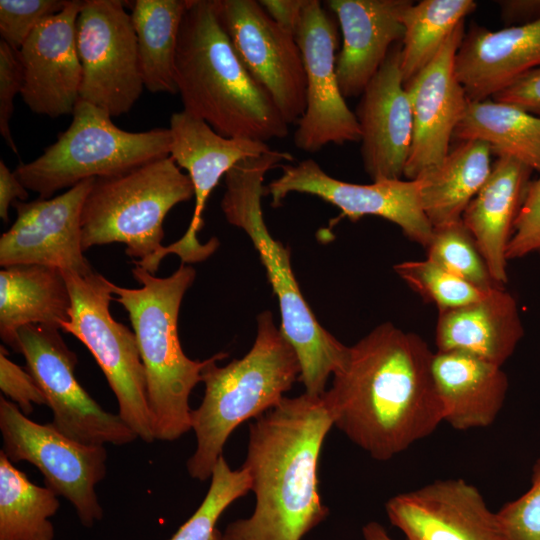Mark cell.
<instances>
[{"label": "cell", "instance_id": "cell-30", "mask_svg": "<svg viewBox=\"0 0 540 540\" xmlns=\"http://www.w3.org/2000/svg\"><path fill=\"white\" fill-rule=\"evenodd\" d=\"M188 0H136L131 20L137 38L139 69L152 93L176 94L174 64Z\"/></svg>", "mask_w": 540, "mask_h": 540}, {"label": "cell", "instance_id": "cell-1", "mask_svg": "<svg viewBox=\"0 0 540 540\" xmlns=\"http://www.w3.org/2000/svg\"><path fill=\"white\" fill-rule=\"evenodd\" d=\"M433 354L419 335L383 323L349 347L322 395L333 425L373 459L387 461L443 422Z\"/></svg>", "mask_w": 540, "mask_h": 540}, {"label": "cell", "instance_id": "cell-28", "mask_svg": "<svg viewBox=\"0 0 540 540\" xmlns=\"http://www.w3.org/2000/svg\"><path fill=\"white\" fill-rule=\"evenodd\" d=\"M490 146L458 141L442 162L416 178L423 210L433 227L459 221L491 172Z\"/></svg>", "mask_w": 540, "mask_h": 540}, {"label": "cell", "instance_id": "cell-9", "mask_svg": "<svg viewBox=\"0 0 540 540\" xmlns=\"http://www.w3.org/2000/svg\"><path fill=\"white\" fill-rule=\"evenodd\" d=\"M63 272V271H62ZM70 297V320L62 330L79 339L95 358L113 391L119 415L145 442L154 439L146 375L134 332L110 313V281L96 271L63 272Z\"/></svg>", "mask_w": 540, "mask_h": 540}, {"label": "cell", "instance_id": "cell-14", "mask_svg": "<svg viewBox=\"0 0 540 540\" xmlns=\"http://www.w3.org/2000/svg\"><path fill=\"white\" fill-rule=\"evenodd\" d=\"M335 21L318 0H307L295 31L306 77V108L297 122L295 146L314 153L328 144L358 142L360 126L341 93L336 72Z\"/></svg>", "mask_w": 540, "mask_h": 540}, {"label": "cell", "instance_id": "cell-35", "mask_svg": "<svg viewBox=\"0 0 540 540\" xmlns=\"http://www.w3.org/2000/svg\"><path fill=\"white\" fill-rule=\"evenodd\" d=\"M394 271L425 301L434 303L438 311L457 308L483 298L482 291L447 271L430 259L404 261Z\"/></svg>", "mask_w": 540, "mask_h": 540}, {"label": "cell", "instance_id": "cell-25", "mask_svg": "<svg viewBox=\"0 0 540 540\" xmlns=\"http://www.w3.org/2000/svg\"><path fill=\"white\" fill-rule=\"evenodd\" d=\"M524 335L514 297L504 287L464 306L439 311L437 351H457L502 367Z\"/></svg>", "mask_w": 540, "mask_h": 540}, {"label": "cell", "instance_id": "cell-3", "mask_svg": "<svg viewBox=\"0 0 540 540\" xmlns=\"http://www.w3.org/2000/svg\"><path fill=\"white\" fill-rule=\"evenodd\" d=\"M174 75L183 110L218 134L266 143L288 135L289 125L272 98L236 53L215 0H188Z\"/></svg>", "mask_w": 540, "mask_h": 540}, {"label": "cell", "instance_id": "cell-36", "mask_svg": "<svg viewBox=\"0 0 540 540\" xmlns=\"http://www.w3.org/2000/svg\"><path fill=\"white\" fill-rule=\"evenodd\" d=\"M70 0H1V40L20 50L33 30L46 18L60 13Z\"/></svg>", "mask_w": 540, "mask_h": 540}, {"label": "cell", "instance_id": "cell-15", "mask_svg": "<svg viewBox=\"0 0 540 540\" xmlns=\"http://www.w3.org/2000/svg\"><path fill=\"white\" fill-rule=\"evenodd\" d=\"M280 166L281 175L265 187L273 207H278L290 193L314 195L339 208L342 217L351 221L366 215L382 217L399 226L411 241L428 246L433 226L423 210L417 179L362 185L331 177L310 158Z\"/></svg>", "mask_w": 540, "mask_h": 540}, {"label": "cell", "instance_id": "cell-39", "mask_svg": "<svg viewBox=\"0 0 540 540\" xmlns=\"http://www.w3.org/2000/svg\"><path fill=\"white\" fill-rule=\"evenodd\" d=\"M24 84L23 67L18 50L0 41V133L6 144L17 155L10 119L14 112V98L21 94Z\"/></svg>", "mask_w": 540, "mask_h": 540}, {"label": "cell", "instance_id": "cell-46", "mask_svg": "<svg viewBox=\"0 0 540 540\" xmlns=\"http://www.w3.org/2000/svg\"><path fill=\"white\" fill-rule=\"evenodd\" d=\"M212 540H221V533L218 529L216 530Z\"/></svg>", "mask_w": 540, "mask_h": 540}, {"label": "cell", "instance_id": "cell-41", "mask_svg": "<svg viewBox=\"0 0 540 540\" xmlns=\"http://www.w3.org/2000/svg\"><path fill=\"white\" fill-rule=\"evenodd\" d=\"M492 99L513 104L540 116V67L526 73L509 87L495 94Z\"/></svg>", "mask_w": 540, "mask_h": 540}, {"label": "cell", "instance_id": "cell-17", "mask_svg": "<svg viewBox=\"0 0 540 540\" xmlns=\"http://www.w3.org/2000/svg\"><path fill=\"white\" fill-rule=\"evenodd\" d=\"M95 179L56 197L15 201L17 218L0 237L1 267L36 264L81 275L94 271L84 256L81 215Z\"/></svg>", "mask_w": 540, "mask_h": 540}, {"label": "cell", "instance_id": "cell-42", "mask_svg": "<svg viewBox=\"0 0 540 540\" xmlns=\"http://www.w3.org/2000/svg\"><path fill=\"white\" fill-rule=\"evenodd\" d=\"M259 2L279 26L295 34L307 0H260Z\"/></svg>", "mask_w": 540, "mask_h": 540}, {"label": "cell", "instance_id": "cell-40", "mask_svg": "<svg viewBox=\"0 0 540 540\" xmlns=\"http://www.w3.org/2000/svg\"><path fill=\"white\" fill-rule=\"evenodd\" d=\"M0 388L27 416L32 413L33 404L46 405L45 396L32 374L11 361L3 346L0 347Z\"/></svg>", "mask_w": 540, "mask_h": 540}, {"label": "cell", "instance_id": "cell-7", "mask_svg": "<svg viewBox=\"0 0 540 540\" xmlns=\"http://www.w3.org/2000/svg\"><path fill=\"white\" fill-rule=\"evenodd\" d=\"M194 197L188 174L168 156L124 174L96 178L82 208V247L123 243L135 266L155 274L163 222L177 204Z\"/></svg>", "mask_w": 540, "mask_h": 540}, {"label": "cell", "instance_id": "cell-10", "mask_svg": "<svg viewBox=\"0 0 540 540\" xmlns=\"http://www.w3.org/2000/svg\"><path fill=\"white\" fill-rule=\"evenodd\" d=\"M2 452L12 462L27 461L44 476L46 486L68 500L85 527L103 517L95 487L106 475L103 445L77 442L51 423L31 420L12 401L0 398Z\"/></svg>", "mask_w": 540, "mask_h": 540}, {"label": "cell", "instance_id": "cell-31", "mask_svg": "<svg viewBox=\"0 0 540 540\" xmlns=\"http://www.w3.org/2000/svg\"><path fill=\"white\" fill-rule=\"evenodd\" d=\"M59 507L51 489L31 482L0 452V540H54L50 518Z\"/></svg>", "mask_w": 540, "mask_h": 540}, {"label": "cell", "instance_id": "cell-5", "mask_svg": "<svg viewBox=\"0 0 540 540\" xmlns=\"http://www.w3.org/2000/svg\"><path fill=\"white\" fill-rule=\"evenodd\" d=\"M257 325L254 344L246 355L219 367L217 362L228 354L217 353L203 370L204 396L191 412L196 448L186 464L193 479H209L232 432L278 405L299 380L297 354L276 327L272 313L262 312Z\"/></svg>", "mask_w": 540, "mask_h": 540}, {"label": "cell", "instance_id": "cell-34", "mask_svg": "<svg viewBox=\"0 0 540 540\" xmlns=\"http://www.w3.org/2000/svg\"><path fill=\"white\" fill-rule=\"evenodd\" d=\"M209 489L200 506L169 540H212L224 511L251 490L246 469H232L222 455L213 468Z\"/></svg>", "mask_w": 540, "mask_h": 540}, {"label": "cell", "instance_id": "cell-8", "mask_svg": "<svg viewBox=\"0 0 540 540\" xmlns=\"http://www.w3.org/2000/svg\"><path fill=\"white\" fill-rule=\"evenodd\" d=\"M72 115L70 126L52 145L14 170L39 198L48 199L84 180L118 176L170 155L169 128L122 130L106 111L80 98Z\"/></svg>", "mask_w": 540, "mask_h": 540}, {"label": "cell", "instance_id": "cell-13", "mask_svg": "<svg viewBox=\"0 0 540 540\" xmlns=\"http://www.w3.org/2000/svg\"><path fill=\"white\" fill-rule=\"evenodd\" d=\"M219 20L243 65L270 95L288 125L306 108V77L295 34L256 0H215Z\"/></svg>", "mask_w": 540, "mask_h": 540}, {"label": "cell", "instance_id": "cell-11", "mask_svg": "<svg viewBox=\"0 0 540 540\" xmlns=\"http://www.w3.org/2000/svg\"><path fill=\"white\" fill-rule=\"evenodd\" d=\"M18 352L51 409L50 422L65 436L89 445H125L138 436L119 414L105 411L79 384L76 354L59 329L30 324L17 331Z\"/></svg>", "mask_w": 540, "mask_h": 540}, {"label": "cell", "instance_id": "cell-24", "mask_svg": "<svg viewBox=\"0 0 540 540\" xmlns=\"http://www.w3.org/2000/svg\"><path fill=\"white\" fill-rule=\"evenodd\" d=\"M533 170L510 156H498L462 215L494 280L508 281L506 251Z\"/></svg>", "mask_w": 540, "mask_h": 540}, {"label": "cell", "instance_id": "cell-33", "mask_svg": "<svg viewBox=\"0 0 540 540\" xmlns=\"http://www.w3.org/2000/svg\"><path fill=\"white\" fill-rule=\"evenodd\" d=\"M426 250L428 259L482 291L504 287L492 277L474 237L462 219L433 227Z\"/></svg>", "mask_w": 540, "mask_h": 540}, {"label": "cell", "instance_id": "cell-12", "mask_svg": "<svg viewBox=\"0 0 540 540\" xmlns=\"http://www.w3.org/2000/svg\"><path fill=\"white\" fill-rule=\"evenodd\" d=\"M82 67L80 99L111 117L129 112L142 94L137 38L118 0H84L76 21Z\"/></svg>", "mask_w": 540, "mask_h": 540}, {"label": "cell", "instance_id": "cell-43", "mask_svg": "<svg viewBox=\"0 0 540 540\" xmlns=\"http://www.w3.org/2000/svg\"><path fill=\"white\" fill-rule=\"evenodd\" d=\"M29 197L28 189L20 182L15 172L0 161V217L7 223L8 210L15 201L25 202Z\"/></svg>", "mask_w": 540, "mask_h": 540}, {"label": "cell", "instance_id": "cell-26", "mask_svg": "<svg viewBox=\"0 0 540 540\" xmlns=\"http://www.w3.org/2000/svg\"><path fill=\"white\" fill-rule=\"evenodd\" d=\"M432 373L443 422L465 431L496 420L508 391L502 367L457 351H436Z\"/></svg>", "mask_w": 540, "mask_h": 540}, {"label": "cell", "instance_id": "cell-27", "mask_svg": "<svg viewBox=\"0 0 540 540\" xmlns=\"http://www.w3.org/2000/svg\"><path fill=\"white\" fill-rule=\"evenodd\" d=\"M71 297L63 272L19 264L0 271V336L18 352L17 331L30 325L61 329L70 320Z\"/></svg>", "mask_w": 540, "mask_h": 540}, {"label": "cell", "instance_id": "cell-21", "mask_svg": "<svg viewBox=\"0 0 540 540\" xmlns=\"http://www.w3.org/2000/svg\"><path fill=\"white\" fill-rule=\"evenodd\" d=\"M400 61L401 42L365 87L355 112L363 167L373 182L401 179L411 146L412 112Z\"/></svg>", "mask_w": 540, "mask_h": 540}, {"label": "cell", "instance_id": "cell-23", "mask_svg": "<svg viewBox=\"0 0 540 540\" xmlns=\"http://www.w3.org/2000/svg\"><path fill=\"white\" fill-rule=\"evenodd\" d=\"M540 67V19L497 31L475 26L464 35L454 70L469 102L492 98Z\"/></svg>", "mask_w": 540, "mask_h": 540}, {"label": "cell", "instance_id": "cell-6", "mask_svg": "<svg viewBox=\"0 0 540 540\" xmlns=\"http://www.w3.org/2000/svg\"><path fill=\"white\" fill-rule=\"evenodd\" d=\"M132 275L139 288L110 282L111 291L128 312L137 340L154 439L174 441L191 430L190 394L202 382L210 361L187 357L178 336L180 306L196 272L182 263L168 277H157L138 266Z\"/></svg>", "mask_w": 540, "mask_h": 540}, {"label": "cell", "instance_id": "cell-18", "mask_svg": "<svg viewBox=\"0 0 540 540\" xmlns=\"http://www.w3.org/2000/svg\"><path fill=\"white\" fill-rule=\"evenodd\" d=\"M385 510L406 540H510L497 512L463 479L435 480L399 493Z\"/></svg>", "mask_w": 540, "mask_h": 540}, {"label": "cell", "instance_id": "cell-37", "mask_svg": "<svg viewBox=\"0 0 540 540\" xmlns=\"http://www.w3.org/2000/svg\"><path fill=\"white\" fill-rule=\"evenodd\" d=\"M497 514L510 540H540V454L532 468L530 488Z\"/></svg>", "mask_w": 540, "mask_h": 540}, {"label": "cell", "instance_id": "cell-45", "mask_svg": "<svg viewBox=\"0 0 540 540\" xmlns=\"http://www.w3.org/2000/svg\"><path fill=\"white\" fill-rule=\"evenodd\" d=\"M363 540H394L386 529L376 521L368 522L362 528Z\"/></svg>", "mask_w": 540, "mask_h": 540}, {"label": "cell", "instance_id": "cell-29", "mask_svg": "<svg viewBox=\"0 0 540 540\" xmlns=\"http://www.w3.org/2000/svg\"><path fill=\"white\" fill-rule=\"evenodd\" d=\"M453 140H480L492 154L513 157L540 173V116L492 98L468 102Z\"/></svg>", "mask_w": 540, "mask_h": 540}, {"label": "cell", "instance_id": "cell-44", "mask_svg": "<svg viewBox=\"0 0 540 540\" xmlns=\"http://www.w3.org/2000/svg\"><path fill=\"white\" fill-rule=\"evenodd\" d=\"M497 3L506 25H522L540 19V0H504Z\"/></svg>", "mask_w": 540, "mask_h": 540}, {"label": "cell", "instance_id": "cell-20", "mask_svg": "<svg viewBox=\"0 0 540 540\" xmlns=\"http://www.w3.org/2000/svg\"><path fill=\"white\" fill-rule=\"evenodd\" d=\"M83 1L70 0L44 19L18 50L23 67L21 97L39 115L72 114L80 98L82 67L76 45V21Z\"/></svg>", "mask_w": 540, "mask_h": 540}, {"label": "cell", "instance_id": "cell-4", "mask_svg": "<svg viewBox=\"0 0 540 540\" xmlns=\"http://www.w3.org/2000/svg\"><path fill=\"white\" fill-rule=\"evenodd\" d=\"M293 160L289 152L272 149L237 163L225 175L221 209L226 220L241 228L257 250L277 296L280 329L299 360V380L306 394L320 397L326 391L329 376L345 363L349 347L338 341L315 318L294 276L290 251L268 231L261 205L266 173Z\"/></svg>", "mask_w": 540, "mask_h": 540}, {"label": "cell", "instance_id": "cell-38", "mask_svg": "<svg viewBox=\"0 0 540 540\" xmlns=\"http://www.w3.org/2000/svg\"><path fill=\"white\" fill-rule=\"evenodd\" d=\"M540 252V175L531 180L515 220L506 258L517 259Z\"/></svg>", "mask_w": 540, "mask_h": 540}, {"label": "cell", "instance_id": "cell-32", "mask_svg": "<svg viewBox=\"0 0 540 540\" xmlns=\"http://www.w3.org/2000/svg\"><path fill=\"white\" fill-rule=\"evenodd\" d=\"M473 0L411 2L403 12L400 68L403 83L418 75L437 55L455 28L476 9Z\"/></svg>", "mask_w": 540, "mask_h": 540}, {"label": "cell", "instance_id": "cell-22", "mask_svg": "<svg viewBox=\"0 0 540 540\" xmlns=\"http://www.w3.org/2000/svg\"><path fill=\"white\" fill-rule=\"evenodd\" d=\"M409 0H329L336 15L342 48L336 72L344 98L361 95L387 58L391 48L402 42V15Z\"/></svg>", "mask_w": 540, "mask_h": 540}, {"label": "cell", "instance_id": "cell-19", "mask_svg": "<svg viewBox=\"0 0 540 540\" xmlns=\"http://www.w3.org/2000/svg\"><path fill=\"white\" fill-rule=\"evenodd\" d=\"M464 35V22H461L434 59L404 84L413 121L404 169L408 180L420 177L442 162L465 113L469 101L454 70L455 55Z\"/></svg>", "mask_w": 540, "mask_h": 540}, {"label": "cell", "instance_id": "cell-16", "mask_svg": "<svg viewBox=\"0 0 540 540\" xmlns=\"http://www.w3.org/2000/svg\"><path fill=\"white\" fill-rule=\"evenodd\" d=\"M169 130V156L179 168L188 172L194 188L195 206L187 231L174 243L164 246L163 255L176 254L184 264L201 262L219 245L215 237L205 244L198 240L203 225L202 213L210 193L237 163L272 149L266 142L224 137L207 122L184 110L171 115Z\"/></svg>", "mask_w": 540, "mask_h": 540}, {"label": "cell", "instance_id": "cell-2", "mask_svg": "<svg viewBox=\"0 0 540 540\" xmlns=\"http://www.w3.org/2000/svg\"><path fill=\"white\" fill-rule=\"evenodd\" d=\"M333 425L322 396L284 397L249 425L242 465L255 494L252 514L227 525L221 540H302L329 509L319 492V459Z\"/></svg>", "mask_w": 540, "mask_h": 540}]
</instances>
